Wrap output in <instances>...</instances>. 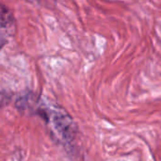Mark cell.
Masks as SVG:
<instances>
[{
    "label": "cell",
    "mask_w": 161,
    "mask_h": 161,
    "mask_svg": "<svg viewBox=\"0 0 161 161\" xmlns=\"http://www.w3.org/2000/svg\"><path fill=\"white\" fill-rule=\"evenodd\" d=\"M14 24V19L12 16V13L9 11L8 8H6V6H2L1 8V29L2 32L8 28V30L11 29L12 25Z\"/></svg>",
    "instance_id": "cell-2"
},
{
    "label": "cell",
    "mask_w": 161,
    "mask_h": 161,
    "mask_svg": "<svg viewBox=\"0 0 161 161\" xmlns=\"http://www.w3.org/2000/svg\"><path fill=\"white\" fill-rule=\"evenodd\" d=\"M53 116V125L58 132L61 135L62 139L66 142H70L74 140L75 134V126L71 117L60 109L51 111Z\"/></svg>",
    "instance_id": "cell-1"
},
{
    "label": "cell",
    "mask_w": 161,
    "mask_h": 161,
    "mask_svg": "<svg viewBox=\"0 0 161 161\" xmlns=\"http://www.w3.org/2000/svg\"><path fill=\"white\" fill-rule=\"evenodd\" d=\"M29 2H40L41 0H28Z\"/></svg>",
    "instance_id": "cell-3"
}]
</instances>
